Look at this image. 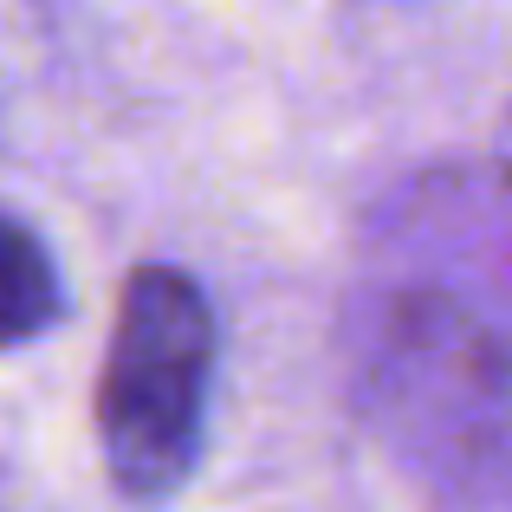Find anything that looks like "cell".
Masks as SVG:
<instances>
[{
  "mask_svg": "<svg viewBox=\"0 0 512 512\" xmlns=\"http://www.w3.org/2000/svg\"><path fill=\"white\" fill-rule=\"evenodd\" d=\"M214 383V305L182 266L124 279L98 376V448L124 500H169L201 461Z\"/></svg>",
  "mask_w": 512,
  "mask_h": 512,
  "instance_id": "1",
  "label": "cell"
},
{
  "mask_svg": "<svg viewBox=\"0 0 512 512\" xmlns=\"http://www.w3.org/2000/svg\"><path fill=\"white\" fill-rule=\"evenodd\" d=\"M383 409L422 454H512V305L415 292L376 363Z\"/></svg>",
  "mask_w": 512,
  "mask_h": 512,
  "instance_id": "2",
  "label": "cell"
},
{
  "mask_svg": "<svg viewBox=\"0 0 512 512\" xmlns=\"http://www.w3.org/2000/svg\"><path fill=\"white\" fill-rule=\"evenodd\" d=\"M0 305H7V344H33L39 331H52L65 318V286L52 266L46 240L13 214L7 221V266H0Z\"/></svg>",
  "mask_w": 512,
  "mask_h": 512,
  "instance_id": "3",
  "label": "cell"
}]
</instances>
